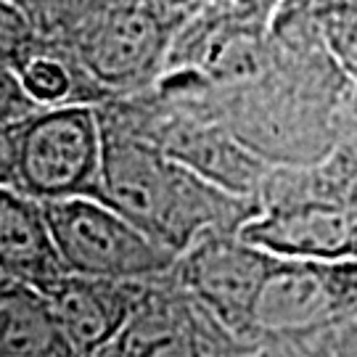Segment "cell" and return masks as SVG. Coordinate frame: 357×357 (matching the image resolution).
Masks as SVG:
<instances>
[{"mask_svg":"<svg viewBox=\"0 0 357 357\" xmlns=\"http://www.w3.org/2000/svg\"><path fill=\"white\" fill-rule=\"evenodd\" d=\"M0 275L48 289L64 275L45 206L0 185Z\"/></svg>","mask_w":357,"mask_h":357,"instance_id":"9c48e42d","label":"cell"},{"mask_svg":"<svg viewBox=\"0 0 357 357\" xmlns=\"http://www.w3.org/2000/svg\"><path fill=\"white\" fill-rule=\"evenodd\" d=\"M357 320V257L307 259L273 255L246 347L333 336Z\"/></svg>","mask_w":357,"mask_h":357,"instance_id":"3957f363","label":"cell"},{"mask_svg":"<svg viewBox=\"0 0 357 357\" xmlns=\"http://www.w3.org/2000/svg\"><path fill=\"white\" fill-rule=\"evenodd\" d=\"M241 347L175 278V268L143 283L128 326L106 355H225Z\"/></svg>","mask_w":357,"mask_h":357,"instance_id":"8992f818","label":"cell"},{"mask_svg":"<svg viewBox=\"0 0 357 357\" xmlns=\"http://www.w3.org/2000/svg\"><path fill=\"white\" fill-rule=\"evenodd\" d=\"M64 273L151 281L178 265V252L159 243L116 206L96 196L45 202Z\"/></svg>","mask_w":357,"mask_h":357,"instance_id":"277c9868","label":"cell"},{"mask_svg":"<svg viewBox=\"0 0 357 357\" xmlns=\"http://www.w3.org/2000/svg\"><path fill=\"white\" fill-rule=\"evenodd\" d=\"M101 199L183 255L209 230H241L259 202L228 191L132 130L103 119Z\"/></svg>","mask_w":357,"mask_h":357,"instance_id":"6da1fadb","label":"cell"},{"mask_svg":"<svg viewBox=\"0 0 357 357\" xmlns=\"http://www.w3.org/2000/svg\"><path fill=\"white\" fill-rule=\"evenodd\" d=\"M35 109H40V103L26 96L11 66L0 64V135Z\"/></svg>","mask_w":357,"mask_h":357,"instance_id":"5bb4252c","label":"cell"},{"mask_svg":"<svg viewBox=\"0 0 357 357\" xmlns=\"http://www.w3.org/2000/svg\"><path fill=\"white\" fill-rule=\"evenodd\" d=\"M146 281L64 273L43 289L72 355H106L128 326Z\"/></svg>","mask_w":357,"mask_h":357,"instance_id":"ba28073f","label":"cell"},{"mask_svg":"<svg viewBox=\"0 0 357 357\" xmlns=\"http://www.w3.org/2000/svg\"><path fill=\"white\" fill-rule=\"evenodd\" d=\"M273 252L246 241L241 230H209L178 257L175 278L199 305L246 347L259 289Z\"/></svg>","mask_w":357,"mask_h":357,"instance_id":"5b68a950","label":"cell"},{"mask_svg":"<svg viewBox=\"0 0 357 357\" xmlns=\"http://www.w3.org/2000/svg\"><path fill=\"white\" fill-rule=\"evenodd\" d=\"M246 241L281 257L349 259L357 257V204L333 196L302 193L259 204L241 225Z\"/></svg>","mask_w":357,"mask_h":357,"instance_id":"52a82bcc","label":"cell"},{"mask_svg":"<svg viewBox=\"0 0 357 357\" xmlns=\"http://www.w3.org/2000/svg\"><path fill=\"white\" fill-rule=\"evenodd\" d=\"M69 344L45 294L0 275V357H66Z\"/></svg>","mask_w":357,"mask_h":357,"instance_id":"30bf717a","label":"cell"},{"mask_svg":"<svg viewBox=\"0 0 357 357\" xmlns=\"http://www.w3.org/2000/svg\"><path fill=\"white\" fill-rule=\"evenodd\" d=\"M13 75L19 77L26 96L40 106H59V103H101L98 90L93 88L75 59L56 45L53 40L38 35L32 48L13 64Z\"/></svg>","mask_w":357,"mask_h":357,"instance_id":"8fae6325","label":"cell"},{"mask_svg":"<svg viewBox=\"0 0 357 357\" xmlns=\"http://www.w3.org/2000/svg\"><path fill=\"white\" fill-rule=\"evenodd\" d=\"M103 122L98 103L40 106L0 135V185L38 202L101 199Z\"/></svg>","mask_w":357,"mask_h":357,"instance_id":"7a4b0ae2","label":"cell"},{"mask_svg":"<svg viewBox=\"0 0 357 357\" xmlns=\"http://www.w3.org/2000/svg\"><path fill=\"white\" fill-rule=\"evenodd\" d=\"M19 3H22V6H24L26 11H29V8H35V6H38L40 0H19Z\"/></svg>","mask_w":357,"mask_h":357,"instance_id":"9a60e30c","label":"cell"},{"mask_svg":"<svg viewBox=\"0 0 357 357\" xmlns=\"http://www.w3.org/2000/svg\"><path fill=\"white\" fill-rule=\"evenodd\" d=\"M38 24L19 0H0V64L11 66L38 40Z\"/></svg>","mask_w":357,"mask_h":357,"instance_id":"7c38bea8","label":"cell"},{"mask_svg":"<svg viewBox=\"0 0 357 357\" xmlns=\"http://www.w3.org/2000/svg\"><path fill=\"white\" fill-rule=\"evenodd\" d=\"M320 19H323V32L331 45V53L347 72L357 75V11L326 13Z\"/></svg>","mask_w":357,"mask_h":357,"instance_id":"4fadbf2b","label":"cell"}]
</instances>
